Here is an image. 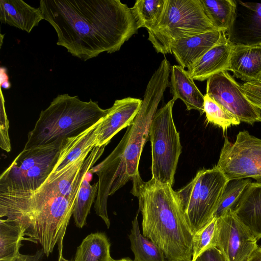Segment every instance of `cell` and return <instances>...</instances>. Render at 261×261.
<instances>
[{"label": "cell", "instance_id": "cell-32", "mask_svg": "<svg viewBox=\"0 0 261 261\" xmlns=\"http://www.w3.org/2000/svg\"><path fill=\"white\" fill-rule=\"evenodd\" d=\"M195 261H225L220 251L216 247H212L203 252Z\"/></svg>", "mask_w": 261, "mask_h": 261}, {"label": "cell", "instance_id": "cell-26", "mask_svg": "<svg viewBox=\"0 0 261 261\" xmlns=\"http://www.w3.org/2000/svg\"><path fill=\"white\" fill-rule=\"evenodd\" d=\"M165 0H137L130 8L138 29L149 31L158 23L162 14Z\"/></svg>", "mask_w": 261, "mask_h": 261}, {"label": "cell", "instance_id": "cell-8", "mask_svg": "<svg viewBox=\"0 0 261 261\" xmlns=\"http://www.w3.org/2000/svg\"><path fill=\"white\" fill-rule=\"evenodd\" d=\"M174 102L173 99L170 100L156 112L149 131L152 156L151 178L172 186L182 148L172 115Z\"/></svg>", "mask_w": 261, "mask_h": 261}, {"label": "cell", "instance_id": "cell-25", "mask_svg": "<svg viewBox=\"0 0 261 261\" xmlns=\"http://www.w3.org/2000/svg\"><path fill=\"white\" fill-rule=\"evenodd\" d=\"M137 216L132 221V227L128 236L131 249L135 256L134 261H167L161 249L141 233Z\"/></svg>", "mask_w": 261, "mask_h": 261}, {"label": "cell", "instance_id": "cell-2", "mask_svg": "<svg viewBox=\"0 0 261 261\" xmlns=\"http://www.w3.org/2000/svg\"><path fill=\"white\" fill-rule=\"evenodd\" d=\"M171 68L169 62L164 58L149 80L140 109L123 137L112 152L89 171L98 176V192L94 207L96 215L108 228L110 226L107 211L108 197L140 175L141 153L152 119L164 92L170 86Z\"/></svg>", "mask_w": 261, "mask_h": 261}, {"label": "cell", "instance_id": "cell-21", "mask_svg": "<svg viewBox=\"0 0 261 261\" xmlns=\"http://www.w3.org/2000/svg\"><path fill=\"white\" fill-rule=\"evenodd\" d=\"M100 120L80 134L65 139L57 162L48 176L58 173L88 149L95 146Z\"/></svg>", "mask_w": 261, "mask_h": 261}, {"label": "cell", "instance_id": "cell-10", "mask_svg": "<svg viewBox=\"0 0 261 261\" xmlns=\"http://www.w3.org/2000/svg\"><path fill=\"white\" fill-rule=\"evenodd\" d=\"M206 92L241 122L251 125L261 122V110L249 101L241 86L227 71L208 78Z\"/></svg>", "mask_w": 261, "mask_h": 261}, {"label": "cell", "instance_id": "cell-17", "mask_svg": "<svg viewBox=\"0 0 261 261\" xmlns=\"http://www.w3.org/2000/svg\"><path fill=\"white\" fill-rule=\"evenodd\" d=\"M255 238H261V184L251 182L232 209Z\"/></svg>", "mask_w": 261, "mask_h": 261}, {"label": "cell", "instance_id": "cell-39", "mask_svg": "<svg viewBox=\"0 0 261 261\" xmlns=\"http://www.w3.org/2000/svg\"><path fill=\"white\" fill-rule=\"evenodd\" d=\"M261 247V246H260Z\"/></svg>", "mask_w": 261, "mask_h": 261}, {"label": "cell", "instance_id": "cell-38", "mask_svg": "<svg viewBox=\"0 0 261 261\" xmlns=\"http://www.w3.org/2000/svg\"><path fill=\"white\" fill-rule=\"evenodd\" d=\"M260 82V84H261V82Z\"/></svg>", "mask_w": 261, "mask_h": 261}, {"label": "cell", "instance_id": "cell-35", "mask_svg": "<svg viewBox=\"0 0 261 261\" xmlns=\"http://www.w3.org/2000/svg\"><path fill=\"white\" fill-rule=\"evenodd\" d=\"M1 84L9 82L8 76L6 72V70L4 67L1 68Z\"/></svg>", "mask_w": 261, "mask_h": 261}, {"label": "cell", "instance_id": "cell-22", "mask_svg": "<svg viewBox=\"0 0 261 261\" xmlns=\"http://www.w3.org/2000/svg\"><path fill=\"white\" fill-rule=\"evenodd\" d=\"M26 229L7 218L0 220V261H14L20 254L22 241L28 240Z\"/></svg>", "mask_w": 261, "mask_h": 261}, {"label": "cell", "instance_id": "cell-16", "mask_svg": "<svg viewBox=\"0 0 261 261\" xmlns=\"http://www.w3.org/2000/svg\"><path fill=\"white\" fill-rule=\"evenodd\" d=\"M223 32H208L179 39L173 44L172 54L179 66L188 69L218 42Z\"/></svg>", "mask_w": 261, "mask_h": 261}, {"label": "cell", "instance_id": "cell-30", "mask_svg": "<svg viewBox=\"0 0 261 261\" xmlns=\"http://www.w3.org/2000/svg\"><path fill=\"white\" fill-rule=\"evenodd\" d=\"M217 219L214 217L204 227L193 234L192 261H195L206 250L216 246Z\"/></svg>", "mask_w": 261, "mask_h": 261}, {"label": "cell", "instance_id": "cell-34", "mask_svg": "<svg viewBox=\"0 0 261 261\" xmlns=\"http://www.w3.org/2000/svg\"><path fill=\"white\" fill-rule=\"evenodd\" d=\"M246 261H261V247L259 246Z\"/></svg>", "mask_w": 261, "mask_h": 261}, {"label": "cell", "instance_id": "cell-28", "mask_svg": "<svg viewBox=\"0 0 261 261\" xmlns=\"http://www.w3.org/2000/svg\"><path fill=\"white\" fill-rule=\"evenodd\" d=\"M203 109L206 121L221 127L224 133L230 126L241 123L238 118L207 94L204 95Z\"/></svg>", "mask_w": 261, "mask_h": 261}, {"label": "cell", "instance_id": "cell-18", "mask_svg": "<svg viewBox=\"0 0 261 261\" xmlns=\"http://www.w3.org/2000/svg\"><path fill=\"white\" fill-rule=\"evenodd\" d=\"M44 19L40 9L32 7L22 0H1L0 20L30 33Z\"/></svg>", "mask_w": 261, "mask_h": 261}, {"label": "cell", "instance_id": "cell-23", "mask_svg": "<svg viewBox=\"0 0 261 261\" xmlns=\"http://www.w3.org/2000/svg\"><path fill=\"white\" fill-rule=\"evenodd\" d=\"M204 12L212 25L218 30L228 33L237 16L234 0H200Z\"/></svg>", "mask_w": 261, "mask_h": 261}, {"label": "cell", "instance_id": "cell-5", "mask_svg": "<svg viewBox=\"0 0 261 261\" xmlns=\"http://www.w3.org/2000/svg\"><path fill=\"white\" fill-rule=\"evenodd\" d=\"M108 111L92 99L84 101L76 95L59 94L40 112L23 150L76 136L99 122Z\"/></svg>", "mask_w": 261, "mask_h": 261}, {"label": "cell", "instance_id": "cell-9", "mask_svg": "<svg viewBox=\"0 0 261 261\" xmlns=\"http://www.w3.org/2000/svg\"><path fill=\"white\" fill-rule=\"evenodd\" d=\"M215 166L229 181L252 178L261 184V139L247 130L239 132L232 143L225 136Z\"/></svg>", "mask_w": 261, "mask_h": 261}, {"label": "cell", "instance_id": "cell-36", "mask_svg": "<svg viewBox=\"0 0 261 261\" xmlns=\"http://www.w3.org/2000/svg\"><path fill=\"white\" fill-rule=\"evenodd\" d=\"M58 245H59L58 248H59V250L58 261H73V260H67L63 257V254H62L63 242H61Z\"/></svg>", "mask_w": 261, "mask_h": 261}, {"label": "cell", "instance_id": "cell-7", "mask_svg": "<svg viewBox=\"0 0 261 261\" xmlns=\"http://www.w3.org/2000/svg\"><path fill=\"white\" fill-rule=\"evenodd\" d=\"M229 181L215 166L199 170L188 184L176 192L178 204L193 234L214 217Z\"/></svg>", "mask_w": 261, "mask_h": 261}, {"label": "cell", "instance_id": "cell-3", "mask_svg": "<svg viewBox=\"0 0 261 261\" xmlns=\"http://www.w3.org/2000/svg\"><path fill=\"white\" fill-rule=\"evenodd\" d=\"M132 194L139 200L142 234L163 251L167 261H192L193 236L170 184L140 175L132 180Z\"/></svg>", "mask_w": 261, "mask_h": 261}, {"label": "cell", "instance_id": "cell-29", "mask_svg": "<svg viewBox=\"0 0 261 261\" xmlns=\"http://www.w3.org/2000/svg\"><path fill=\"white\" fill-rule=\"evenodd\" d=\"M251 182V179L249 178L229 181L224 190L214 217L218 218L229 209H233Z\"/></svg>", "mask_w": 261, "mask_h": 261}, {"label": "cell", "instance_id": "cell-27", "mask_svg": "<svg viewBox=\"0 0 261 261\" xmlns=\"http://www.w3.org/2000/svg\"><path fill=\"white\" fill-rule=\"evenodd\" d=\"M86 175L79 189L72 212L75 225L79 228L86 224L87 216L95 202L98 192V181L91 185Z\"/></svg>", "mask_w": 261, "mask_h": 261}, {"label": "cell", "instance_id": "cell-20", "mask_svg": "<svg viewBox=\"0 0 261 261\" xmlns=\"http://www.w3.org/2000/svg\"><path fill=\"white\" fill-rule=\"evenodd\" d=\"M64 140H61L36 148L23 150L1 174L0 179L12 177L24 172L35 166L55 159L59 155Z\"/></svg>", "mask_w": 261, "mask_h": 261}, {"label": "cell", "instance_id": "cell-33", "mask_svg": "<svg viewBox=\"0 0 261 261\" xmlns=\"http://www.w3.org/2000/svg\"><path fill=\"white\" fill-rule=\"evenodd\" d=\"M43 250H38L33 255L20 254L14 261H40L43 255Z\"/></svg>", "mask_w": 261, "mask_h": 261}, {"label": "cell", "instance_id": "cell-14", "mask_svg": "<svg viewBox=\"0 0 261 261\" xmlns=\"http://www.w3.org/2000/svg\"><path fill=\"white\" fill-rule=\"evenodd\" d=\"M233 44L223 31L218 42L188 69L190 76L194 80L203 81L217 73L227 71Z\"/></svg>", "mask_w": 261, "mask_h": 261}, {"label": "cell", "instance_id": "cell-4", "mask_svg": "<svg viewBox=\"0 0 261 261\" xmlns=\"http://www.w3.org/2000/svg\"><path fill=\"white\" fill-rule=\"evenodd\" d=\"M76 198L38 189L0 187V217L24 226L28 241L39 243L48 256L56 245L63 242Z\"/></svg>", "mask_w": 261, "mask_h": 261}, {"label": "cell", "instance_id": "cell-24", "mask_svg": "<svg viewBox=\"0 0 261 261\" xmlns=\"http://www.w3.org/2000/svg\"><path fill=\"white\" fill-rule=\"evenodd\" d=\"M110 246L105 233H92L77 247L73 261H114L110 254Z\"/></svg>", "mask_w": 261, "mask_h": 261}, {"label": "cell", "instance_id": "cell-15", "mask_svg": "<svg viewBox=\"0 0 261 261\" xmlns=\"http://www.w3.org/2000/svg\"><path fill=\"white\" fill-rule=\"evenodd\" d=\"M228 70L245 83L261 82V43H233Z\"/></svg>", "mask_w": 261, "mask_h": 261}, {"label": "cell", "instance_id": "cell-1", "mask_svg": "<svg viewBox=\"0 0 261 261\" xmlns=\"http://www.w3.org/2000/svg\"><path fill=\"white\" fill-rule=\"evenodd\" d=\"M44 19L54 28L57 44L87 61L118 51L138 33L130 8L119 0H40Z\"/></svg>", "mask_w": 261, "mask_h": 261}, {"label": "cell", "instance_id": "cell-12", "mask_svg": "<svg viewBox=\"0 0 261 261\" xmlns=\"http://www.w3.org/2000/svg\"><path fill=\"white\" fill-rule=\"evenodd\" d=\"M142 102V100L130 97L116 100L100 121L95 146H107L119 132L130 126Z\"/></svg>", "mask_w": 261, "mask_h": 261}, {"label": "cell", "instance_id": "cell-13", "mask_svg": "<svg viewBox=\"0 0 261 261\" xmlns=\"http://www.w3.org/2000/svg\"><path fill=\"white\" fill-rule=\"evenodd\" d=\"M236 2L237 16L228 37L233 43H261V4Z\"/></svg>", "mask_w": 261, "mask_h": 261}, {"label": "cell", "instance_id": "cell-31", "mask_svg": "<svg viewBox=\"0 0 261 261\" xmlns=\"http://www.w3.org/2000/svg\"><path fill=\"white\" fill-rule=\"evenodd\" d=\"M9 128V120L6 115L5 107L2 105L0 123V146L3 150L6 152H10L11 150Z\"/></svg>", "mask_w": 261, "mask_h": 261}, {"label": "cell", "instance_id": "cell-19", "mask_svg": "<svg viewBox=\"0 0 261 261\" xmlns=\"http://www.w3.org/2000/svg\"><path fill=\"white\" fill-rule=\"evenodd\" d=\"M170 73V87L172 99L174 101L180 99L187 110H197L200 115H202L204 95L197 87L187 70L179 65H173Z\"/></svg>", "mask_w": 261, "mask_h": 261}, {"label": "cell", "instance_id": "cell-11", "mask_svg": "<svg viewBox=\"0 0 261 261\" xmlns=\"http://www.w3.org/2000/svg\"><path fill=\"white\" fill-rule=\"evenodd\" d=\"M257 241L232 209L218 218L216 247L225 261H246L259 247Z\"/></svg>", "mask_w": 261, "mask_h": 261}, {"label": "cell", "instance_id": "cell-37", "mask_svg": "<svg viewBox=\"0 0 261 261\" xmlns=\"http://www.w3.org/2000/svg\"><path fill=\"white\" fill-rule=\"evenodd\" d=\"M114 261H134V260H132L129 258H123V259H121L120 260H114Z\"/></svg>", "mask_w": 261, "mask_h": 261}, {"label": "cell", "instance_id": "cell-6", "mask_svg": "<svg viewBox=\"0 0 261 261\" xmlns=\"http://www.w3.org/2000/svg\"><path fill=\"white\" fill-rule=\"evenodd\" d=\"M219 31L205 15L200 0H165L158 24L148 31V40L158 53L172 54L173 44L182 38Z\"/></svg>", "mask_w": 261, "mask_h": 261}]
</instances>
